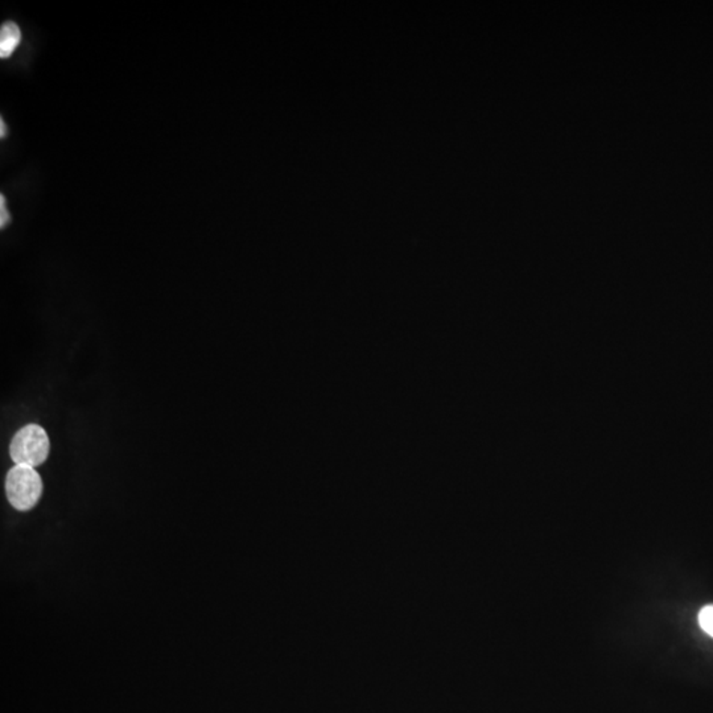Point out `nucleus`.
Wrapping results in <instances>:
<instances>
[{
    "label": "nucleus",
    "instance_id": "39448f33",
    "mask_svg": "<svg viewBox=\"0 0 713 713\" xmlns=\"http://www.w3.org/2000/svg\"><path fill=\"white\" fill-rule=\"evenodd\" d=\"M0 210H2V215H0V226L5 227V225L10 221V213H8L7 208H5V200L3 194L0 196Z\"/></svg>",
    "mask_w": 713,
    "mask_h": 713
},
{
    "label": "nucleus",
    "instance_id": "f257e3e1",
    "mask_svg": "<svg viewBox=\"0 0 713 713\" xmlns=\"http://www.w3.org/2000/svg\"><path fill=\"white\" fill-rule=\"evenodd\" d=\"M43 480L37 469L26 466H15L5 477V496L17 511H29L43 496Z\"/></svg>",
    "mask_w": 713,
    "mask_h": 713
},
{
    "label": "nucleus",
    "instance_id": "20e7f679",
    "mask_svg": "<svg viewBox=\"0 0 713 713\" xmlns=\"http://www.w3.org/2000/svg\"><path fill=\"white\" fill-rule=\"evenodd\" d=\"M697 618H699L701 629L713 638V605L704 606Z\"/></svg>",
    "mask_w": 713,
    "mask_h": 713
},
{
    "label": "nucleus",
    "instance_id": "7ed1b4c3",
    "mask_svg": "<svg viewBox=\"0 0 713 713\" xmlns=\"http://www.w3.org/2000/svg\"><path fill=\"white\" fill-rule=\"evenodd\" d=\"M20 38H22V32L16 23H3L2 28H0V58H10L16 47L19 46Z\"/></svg>",
    "mask_w": 713,
    "mask_h": 713
},
{
    "label": "nucleus",
    "instance_id": "f03ea898",
    "mask_svg": "<svg viewBox=\"0 0 713 713\" xmlns=\"http://www.w3.org/2000/svg\"><path fill=\"white\" fill-rule=\"evenodd\" d=\"M49 451L48 434L37 425H26L15 434L10 444V456L15 466H41L48 458Z\"/></svg>",
    "mask_w": 713,
    "mask_h": 713
},
{
    "label": "nucleus",
    "instance_id": "423d86ee",
    "mask_svg": "<svg viewBox=\"0 0 713 713\" xmlns=\"http://www.w3.org/2000/svg\"><path fill=\"white\" fill-rule=\"evenodd\" d=\"M0 126H2V130H0V135L5 136V121L0 120Z\"/></svg>",
    "mask_w": 713,
    "mask_h": 713
}]
</instances>
